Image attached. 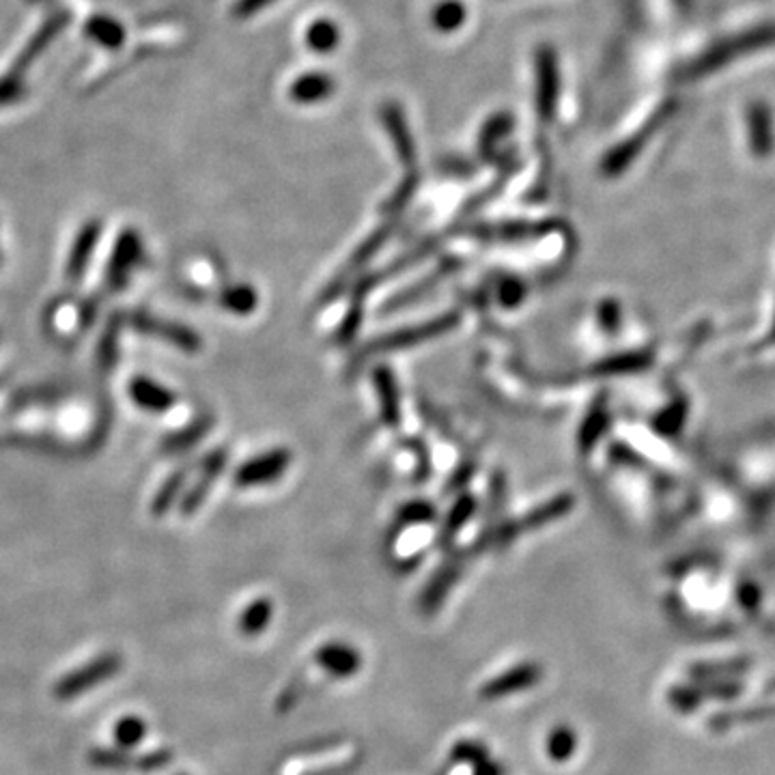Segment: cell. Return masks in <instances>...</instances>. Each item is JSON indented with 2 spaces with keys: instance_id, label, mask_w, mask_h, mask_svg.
<instances>
[{
  "instance_id": "1",
  "label": "cell",
  "mask_w": 775,
  "mask_h": 775,
  "mask_svg": "<svg viewBox=\"0 0 775 775\" xmlns=\"http://www.w3.org/2000/svg\"><path fill=\"white\" fill-rule=\"evenodd\" d=\"M123 668V657H118L117 653H102L95 659H91L89 664L80 665L69 674H65L63 679L56 681L54 685V696L59 700H74V698L86 694L93 687L106 683L112 676L118 674V670Z\"/></svg>"
},
{
  "instance_id": "2",
  "label": "cell",
  "mask_w": 775,
  "mask_h": 775,
  "mask_svg": "<svg viewBox=\"0 0 775 775\" xmlns=\"http://www.w3.org/2000/svg\"><path fill=\"white\" fill-rule=\"evenodd\" d=\"M457 323H459L457 313L442 314V317L431 319V322L410 325V328H403V330H399V332H390L386 336H379V339L371 340V343L366 345L364 351H362L360 355L386 354V351H399V349L413 347V345L425 343V340H428V339H436V336L451 332V330Z\"/></svg>"
},
{
  "instance_id": "3",
  "label": "cell",
  "mask_w": 775,
  "mask_h": 775,
  "mask_svg": "<svg viewBox=\"0 0 775 775\" xmlns=\"http://www.w3.org/2000/svg\"><path fill=\"white\" fill-rule=\"evenodd\" d=\"M573 504H575V500H573V495H568V494L558 495V498H554V500H547L545 504L536 506L534 510H530V513L521 517V519L504 521V524L500 526V528L495 530L494 534H489V541H494L498 547L509 545V542L515 541L517 536L521 534V532L532 530V528H541V526L551 524V521L565 517L568 510L573 509Z\"/></svg>"
},
{
  "instance_id": "4",
  "label": "cell",
  "mask_w": 775,
  "mask_h": 775,
  "mask_svg": "<svg viewBox=\"0 0 775 775\" xmlns=\"http://www.w3.org/2000/svg\"><path fill=\"white\" fill-rule=\"evenodd\" d=\"M541 681H542L541 665L532 664V661H526V664L513 665V668L506 670L504 674H498L491 681H487V683L480 687L478 698L480 700H500V698L521 694V691L539 685Z\"/></svg>"
},
{
  "instance_id": "5",
  "label": "cell",
  "mask_w": 775,
  "mask_h": 775,
  "mask_svg": "<svg viewBox=\"0 0 775 775\" xmlns=\"http://www.w3.org/2000/svg\"><path fill=\"white\" fill-rule=\"evenodd\" d=\"M314 664L334 679H351L362 668V655L347 642H328L314 650Z\"/></svg>"
},
{
  "instance_id": "6",
  "label": "cell",
  "mask_w": 775,
  "mask_h": 775,
  "mask_svg": "<svg viewBox=\"0 0 775 775\" xmlns=\"http://www.w3.org/2000/svg\"><path fill=\"white\" fill-rule=\"evenodd\" d=\"M289 461H291V454L284 448H276V451L261 454V457L252 459L246 465H241L237 469L235 480L241 487H257V485H267L272 480L281 478L287 469Z\"/></svg>"
},
{
  "instance_id": "7",
  "label": "cell",
  "mask_w": 775,
  "mask_h": 775,
  "mask_svg": "<svg viewBox=\"0 0 775 775\" xmlns=\"http://www.w3.org/2000/svg\"><path fill=\"white\" fill-rule=\"evenodd\" d=\"M390 232H392V226L388 224V226H384V229L375 231L366 241H362V246L354 252V257H351V261L347 263V265H345V270L334 278V282L330 284L328 291L323 293V302H332V299L339 296L340 291H343L345 284H347L351 278H354L355 273L360 272V267L366 265V263L373 258L375 252L386 244V240L390 237Z\"/></svg>"
},
{
  "instance_id": "8",
  "label": "cell",
  "mask_w": 775,
  "mask_h": 775,
  "mask_svg": "<svg viewBox=\"0 0 775 775\" xmlns=\"http://www.w3.org/2000/svg\"><path fill=\"white\" fill-rule=\"evenodd\" d=\"M461 567H463V556H454L446 562V565L437 568V573L431 577V582L427 583L425 592H422L420 597V608L425 609L427 614H433L439 606H442L446 594L451 592L453 583L457 582L459 573H461Z\"/></svg>"
},
{
  "instance_id": "9",
  "label": "cell",
  "mask_w": 775,
  "mask_h": 775,
  "mask_svg": "<svg viewBox=\"0 0 775 775\" xmlns=\"http://www.w3.org/2000/svg\"><path fill=\"white\" fill-rule=\"evenodd\" d=\"M554 229V224H550V222H506V224H494V226H474V229H469V232L477 237H485V240H504V241H513V240H526V237H536V235H545V232H550Z\"/></svg>"
},
{
  "instance_id": "10",
  "label": "cell",
  "mask_w": 775,
  "mask_h": 775,
  "mask_svg": "<svg viewBox=\"0 0 775 775\" xmlns=\"http://www.w3.org/2000/svg\"><path fill=\"white\" fill-rule=\"evenodd\" d=\"M375 388L379 392V407H381V418L388 427H396L401 422V405H399V388H396L395 377H392L390 369L379 366L375 369Z\"/></svg>"
},
{
  "instance_id": "11",
  "label": "cell",
  "mask_w": 775,
  "mask_h": 775,
  "mask_svg": "<svg viewBox=\"0 0 775 775\" xmlns=\"http://www.w3.org/2000/svg\"><path fill=\"white\" fill-rule=\"evenodd\" d=\"M134 322H136L138 328L144 330V332H153V334L162 336V339L173 340L177 347L185 349V351H196L200 347L199 336H196L192 330H188V328H181V325H175V323L155 322V319L147 317V314H136V319H134Z\"/></svg>"
},
{
  "instance_id": "12",
  "label": "cell",
  "mask_w": 775,
  "mask_h": 775,
  "mask_svg": "<svg viewBox=\"0 0 775 775\" xmlns=\"http://www.w3.org/2000/svg\"><path fill=\"white\" fill-rule=\"evenodd\" d=\"M226 463V451H216L214 454H209L207 457V461L203 465V474H200L199 483L194 485L192 489H190L188 498L184 500V513H194L196 509H199L200 502H203V498L207 495V491H209L211 483H214V478L218 477L222 472V468H224Z\"/></svg>"
},
{
  "instance_id": "13",
  "label": "cell",
  "mask_w": 775,
  "mask_h": 775,
  "mask_svg": "<svg viewBox=\"0 0 775 775\" xmlns=\"http://www.w3.org/2000/svg\"><path fill=\"white\" fill-rule=\"evenodd\" d=\"M138 257H141V241H138L132 232H126V235L118 240L115 258H112L110 270H108L112 287H123V284H126L127 270L136 263Z\"/></svg>"
},
{
  "instance_id": "14",
  "label": "cell",
  "mask_w": 775,
  "mask_h": 775,
  "mask_svg": "<svg viewBox=\"0 0 775 775\" xmlns=\"http://www.w3.org/2000/svg\"><path fill=\"white\" fill-rule=\"evenodd\" d=\"M459 263L457 261H444L442 265L437 267L436 272L431 273V276L427 278V281H420V282H416L413 284V287H410V289H405V291L403 293H399V296L396 298H392L390 302H386V306H384V314H388V313H392V310H396V308H403V306H407V304H412V302H416L418 298H422L425 296V293H428V289H436L439 282L444 281V278L448 276V273H451L454 267H457Z\"/></svg>"
},
{
  "instance_id": "15",
  "label": "cell",
  "mask_w": 775,
  "mask_h": 775,
  "mask_svg": "<svg viewBox=\"0 0 775 775\" xmlns=\"http://www.w3.org/2000/svg\"><path fill=\"white\" fill-rule=\"evenodd\" d=\"M132 396L138 405L151 412H167L175 403V395H170L167 388L153 384L147 377H136L132 381Z\"/></svg>"
},
{
  "instance_id": "16",
  "label": "cell",
  "mask_w": 775,
  "mask_h": 775,
  "mask_svg": "<svg viewBox=\"0 0 775 775\" xmlns=\"http://www.w3.org/2000/svg\"><path fill=\"white\" fill-rule=\"evenodd\" d=\"M273 614V606L270 599H257V601H252L250 606H248L244 612H241L240 623H237V627H240V632L246 635V638H252V635L263 633L267 629V624H270Z\"/></svg>"
},
{
  "instance_id": "17",
  "label": "cell",
  "mask_w": 775,
  "mask_h": 775,
  "mask_svg": "<svg viewBox=\"0 0 775 775\" xmlns=\"http://www.w3.org/2000/svg\"><path fill=\"white\" fill-rule=\"evenodd\" d=\"M97 235H100V224L97 222H91V224H86L85 229H82L80 237H78L74 250H71V261H69V276L78 281L80 278L82 270H85V265L89 263V257L93 252V248H95Z\"/></svg>"
},
{
  "instance_id": "18",
  "label": "cell",
  "mask_w": 775,
  "mask_h": 775,
  "mask_svg": "<svg viewBox=\"0 0 775 775\" xmlns=\"http://www.w3.org/2000/svg\"><path fill=\"white\" fill-rule=\"evenodd\" d=\"M577 749V735L573 728L568 726H558L547 735L545 741V752L550 756V761L554 763H567L568 758L575 754Z\"/></svg>"
},
{
  "instance_id": "19",
  "label": "cell",
  "mask_w": 775,
  "mask_h": 775,
  "mask_svg": "<svg viewBox=\"0 0 775 775\" xmlns=\"http://www.w3.org/2000/svg\"><path fill=\"white\" fill-rule=\"evenodd\" d=\"M144 737H147V723H144L143 717L138 715L121 717V720L115 723V730H112V738H115L117 747L126 749V752L141 746Z\"/></svg>"
},
{
  "instance_id": "20",
  "label": "cell",
  "mask_w": 775,
  "mask_h": 775,
  "mask_svg": "<svg viewBox=\"0 0 775 775\" xmlns=\"http://www.w3.org/2000/svg\"><path fill=\"white\" fill-rule=\"evenodd\" d=\"M136 758L121 747H95L91 749L89 763L97 769H108V771H117V769L134 767Z\"/></svg>"
},
{
  "instance_id": "21",
  "label": "cell",
  "mask_w": 775,
  "mask_h": 775,
  "mask_svg": "<svg viewBox=\"0 0 775 775\" xmlns=\"http://www.w3.org/2000/svg\"><path fill=\"white\" fill-rule=\"evenodd\" d=\"M451 758L459 764H469V767H477V764L489 761L491 754L489 747L485 743L477 741V738H461L459 743H454L451 749Z\"/></svg>"
},
{
  "instance_id": "22",
  "label": "cell",
  "mask_w": 775,
  "mask_h": 775,
  "mask_svg": "<svg viewBox=\"0 0 775 775\" xmlns=\"http://www.w3.org/2000/svg\"><path fill=\"white\" fill-rule=\"evenodd\" d=\"M258 298L250 287H231L222 293V306H226L231 313L248 314L257 308Z\"/></svg>"
},
{
  "instance_id": "23",
  "label": "cell",
  "mask_w": 775,
  "mask_h": 775,
  "mask_svg": "<svg viewBox=\"0 0 775 775\" xmlns=\"http://www.w3.org/2000/svg\"><path fill=\"white\" fill-rule=\"evenodd\" d=\"M474 513V498L472 495H465V498L457 500V504L453 506L451 515H448L446 524H444L442 530V541H451L454 534H457L459 530L463 528L465 524H468V519Z\"/></svg>"
},
{
  "instance_id": "24",
  "label": "cell",
  "mask_w": 775,
  "mask_h": 775,
  "mask_svg": "<svg viewBox=\"0 0 775 775\" xmlns=\"http://www.w3.org/2000/svg\"><path fill=\"white\" fill-rule=\"evenodd\" d=\"M646 364V355L642 354H624V355H616V358H609L606 362H601V364L594 366V373L599 375H612V373H627V371H635V369H642Z\"/></svg>"
},
{
  "instance_id": "25",
  "label": "cell",
  "mask_w": 775,
  "mask_h": 775,
  "mask_svg": "<svg viewBox=\"0 0 775 775\" xmlns=\"http://www.w3.org/2000/svg\"><path fill=\"white\" fill-rule=\"evenodd\" d=\"M603 428H606V410H603V407H592L591 416L586 418V422H583L580 431L582 451H591V446L597 442L599 436H601Z\"/></svg>"
},
{
  "instance_id": "26",
  "label": "cell",
  "mask_w": 775,
  "mask_h": 775,
  "mask_svg": "<svg viewBox=\"0 0 775 775\" xmlns=\"http://www.w3.org/2000/svg\"><path fill=\"white\" fill-rule=\"evenodd\" d=\"M209 425H211V420H207V418H203V420L196 422V425L192 428H188V431H185L184 436L167 439V444H164V446H167V451H185V448H188V446H192L196 439L203 437V433L207 431V428H209Z\"/></svg>"
},
{
  "instance_id": "27",
  "label": "cell",
  "mask_w": 775,
  "mask_h": 775,
  "mask_svg": "<svg viewBox=\"0 0 775 775\" xmlns=\"http://www.w3.org/2000/svg\"><path fill=\"white\" fill-rule=\"evenodd\" d=\"M170 761H173V752L167 747H162V749H153V752L144 754V756H138L136 761H134V767L141 769V771H158V769L167 767Z\"/></svg>"
},
{
  "instance_id": "28",
  "label": "cell",
  "mask_w": 775,
  "mask_h": 775,
  "mask_svg": "<svg viewBox=\"0 0 775 775\" xmlns=\"http://www.w3.org/2000/svg\"><path fill=\"white\" fill-rule=\"evenodd\" d=\"M433 517H436V509L431 504L413 502L401 510L399 521L401 524H427V521H433Z\"/></svg>"
},
{
  "instance_id": "29",
  "label": "cell",
  "mask_w": 775,
  "mask_h": 775,
  "mask_svg": "<svg viewBox=\"0 0 775 775\" xmlns=\"http://www.w3.org/2000/svg\"><path fill=\"white\" fill-rule=\"evenodd\" d=\"M524 296H526L524 284H521L519 281H515V278H506V281L502 284H500L498 298H500V302H502L506 308L517 306V304H519L521 299H524Z\"/></svg>"
},
{
  "instance_id": "30",
  "label": "cell",
  "mask_w": 775,
  "mask_h": 775,
  "mask_svg": "<svg viewBox=\"0 0 775 775\" xmlns=\"http://www.w3.org/2000/svg\"><path fill=\"white\" fill-rule=\"evenodd\" d=\"M181 483H184V474H177V477H173V478L168 480L167 487L159 491V495H158V498H155V502H153L155 513L162 515L164 510L168 509L170 502H173V498H175V495H177Z\"/></svg>"
},
{
  "instance_id": "31",
  "label": "cell",
  "mask_w": 775,
  "mask_h": 775,
  "mask_svg": "<svg viewBox=\"0 0 775 775\" xmlns=\"http://www.w3.org/2000/svg\"><path fill=\"white\" fill-rule=\"evenodd\" d=\"M599 322L606 330H616L620 323V310L614 302H603L601 306H599Z\"/></svg>"
},
{
  "instance_id": "32",
  "label": "cell",
  "mask_w": 775,
  "mask_h": 775,
  "mask_svg": "<svg viewBox=\"0 0 775 775\" xmlns=\"http://www.w3.org/2000/svg\"><path fill=\"white\" fill-rule=\"evenodd\" d=\"M472 775H504V767L495 761H485L472 767Z\"/></svg>"
},
{
  "instance_id": "33",
  "label": "cell",
  "mask_w": 775,
  "mask_h": 775,
  "mask_svg": "<svg viewBox=\"0 0 775 775\" xmlns=\"http://www.w3.org/2000/svg\"><path fill=\"white\" fill-rule=\"evenodd\" d=\"M179 775H185V773H179Z\"/></svg>"
}]
</instances>
